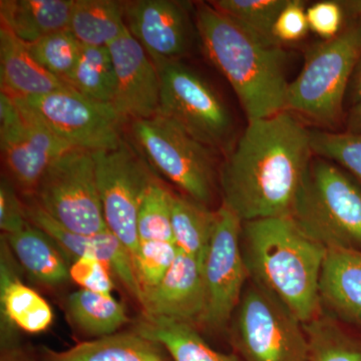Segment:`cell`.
<instances>
[{"mask_svg": "<svg viewBox=\"0 0 361 361\" xmlns=\"http://www.w3.org/2000/svg\"><path fill=\"white\" fill-rule=\"evenodd\" d=\"M28 223L26 205L21 203L14 184L7 178L0 183V229L4 234H11L23 229Z\"/></svg>", "mask_w": 361, "mask_h": 361, "instance_id": "obj_38", "label": "cell"}, {"mask_svg": "<svg viewBox=\"0 0 361 361\" xmlns=\"http://www.w3.org/2000/svg\"><path fill=\"white\" fill-rule=\"evenodd\" d=\"M32 197L33 202L68 231L92 235L109 230L92 152L73 149L56 159Z\"/></svg>", "mask_w": 361, "mask_h": 361, "instance_id": "obj_9", "label": "cell"}, {"mask_svg": "<svg viewBox=\"0 0 361 361\" xmlns=\"http://www.w3.org/2000/svg\"><path fill=\"white\" fill-rule=\"evenodd\" d=\"M360 56L361 20L334 39L313 45L302 70L289 82L286 111L320 125H336Z\"/></svg>", "mask_w": 361, "mask_h": 361, "instance_id": "obj_5", "label": "cell"}, {"mask_svg": "<svg viewBox=\"0 0 361 361\" xmlns=\"http://www.w3.org/2000/svg\"><path fill=\"white\" fill-rule=\"evenodd\" d=\"M310 30L305 4L301 0H288L278 16L273 35L280 44L299 42Z\"/></svg>", "mask_w": 361, "mask_h": 361, "instance_id": "obj_36", "label": "cell"}, {"mask_svg": "<svg viewBox=\"0 0 361 361\" xmlns=\"http://www.w3.org/2000/svg\"><path fill=\"white\" fill-rule=\"evenodd\" d=\"M178 251L173 242H140L135 273L141 288V302L145 294L153 290L174 264Z\"/></svg>", "mask_w": 361, "mask_h": 361, "instance_id": "obj_34", "label": "cell"}, {"mask_svg": "<svg viewBox=\"0 0 361 361\" xmlns=\"http://www.w3.org/2000/svg\"><path fill=\"white\" fill-rule=\"evenodd\" d=\"M0 361H40L33 358L27 351L23 350L20 346L13 345L2 348Z\"/></svg>", "mask_w": 361, "mask_h": 361, "instance_id": "obj_40", "label": "cell"}, {"mask_svg": "<svg viewBox=\"0 0 361 361\" xmlns=\"http://www.w3.org/2000/svg\"><path fill=\"white\" fill-rule=\"evenodd\" d=\"M348 94L353 104L361 102V56L356 63L355 71H353Z\"/></svg>", "mask_w": 361, "mask_h": 361, "instance_id": "obj_39", "label": "cell"}, {"mask_svg": "<svg viewBox=\"0 0 361 361\" xmlns=\"http://www.w3.org/2000/svg\"><path fill=\"white\" fill-rule=\"evenodd\" d=\"M241 243L254 281L276 296L301 322L318 315L326 248L301 231L290 216L243 223Z\"/></svg>", "mask_w": 361, "mask_h": 361, "instance_id": "obj_3", "label": "cell"}, {"mask_svg": "<svg viewBox=\"0 0 361 361\" xmlns=\"http://www.w3.org/2000/svg\"><path fill=\"white\" fill-rule=\"evenodd\" d=\"M320 302L361 325V250L329 249L319 278Z\"/></svg>", "mask_w": 361, "mask_h": 361, "instance_id": "obj_20", "label": "cell"}, {"mask_svg": "<svg viewBox=\"0 0 361 361\" xmlns=\"http://www.w3.org/2000/svg\"><path fill=\"white\" fill-rule=\"evenodd\" d=\"M0 263V305H1V346L16 345V330L39 334L51 327L54 311L49 302L32 287L23 283L16 275L13 255L1 239Z\"/></svg>", "mask_w": 361, "mask_h": 361, "instance_id": "obj_18", "label": "cell"}, {"mask_svg": "<svg viewBox=\"0 0 361 361\" xmlns=\"http://www.w3.org/2000/svg\"><path fill=\"white\" fill-rule=\"evenodd\" d=\"M289 216L327 250H361V189L332 161L311 159Z\"/></svg>", "mask_w": 361, "mask_h": 361, "instance_id": "obj_4", "label": "cell"}, {"mask_svg": "<svg viewBox=\"0 0 361 361\" xmlns=\"http://www.w3.org/2000/svg\"><path fill=\"white\" fill-rule=\"evenodd\" d=\"M144 315L198 324L206 311L202 266L196 258L178 251L174 264L153 290L145 294Z\"/></svg>", "mask_w": 361, "mask_h": 361, "instance_id": "obj_17", "label": "cell"}, {"mask_svg": "<svg viewBox=\"0 0 361 361\" xmlns=\"http://www.w3.org/2000/svg\"><path fill=\"white\" fill-rule=\"evenodd\" d=\"M308 341L307 361H361V344L329 317L303 323Z\"/></svg>", "mask_w": 361, "mask_h": 361, "instance_id": "obj_29", "label": "cell"}, {"mask_svg": "<svg viewBox=\"0 0 361 361\" xmlns=\"http://www.w3.org/2000/svg\"><path fill=\"white\" fill-rule=\"evenodd\" d=\"M195 18L204 54L231 85L248 123L286 111L289 82L281 44L260 37L209 2L198 4Z\"/></svg>", "mask_w": 361, "mask_h": 361, "instance_id": "obj_2", "label": "cell"}, {"mask_svg": "<svg viewBox=\"0 0 361 361\" xmlns=\"http://www.w3.org/2000/svg\"><path fill=\"white\" fill-rule=\"evenodd\" d=\"M126 27L125 1L75 0L68 30L85 47H108Z\"/></svg>", "mask_w": 361, "mask_h": 361, "instance_id": "obj_25", "label": "cell"}, {"mask_svg": "<svg viewBox=\"0 0 361 361\" xmlns=\"http://www.w3.org/2000/svg\"><path fill=\"white\" fill-rule=\"evenodd\" d=\"M66 311L75 329L92 339L116 334L128 322L126 308L113 295L85 289H78L68 296Z\"/></svg>", "mask_w": 361, "mask_h": 361, "instance_id": "obj_26", "label": "cell"}, {"mask_svg": "<svg viewBox=\"0 0 361 361\" xmlns=\"http://www.w3.org/2000/svg\"><path fill=\"white\" fill-rule=\"evenodd\" d=\"M171 194L163 185L153 180L142 197L137 213V229L140 242H174L172 229Z\"/></svg>", "mask_w": 361, "mask_h": 361, "instance_id": "obj_31", "label": "cell"}, {"mask_svg": "<svg viewBox=\"0 0 361 361\" xmlns=\"http://www.w3.org/2000/svg\"><path fill=\"white\" fill-rule=\"evenodd\" d=\"M313 153L290 111L254 121L221 166L222 204L243 223L289 216Z\"/></svg>", "mask_w": 361, "mask_h": 361, "instance_id": "obj_1", "label": "cell"}, {"mask_svg": "<svg viewBox=\"0 0 361 361\" xmlns=\"http://www.w3.org/2000/svg\"><path fill=\"white\" fill-rule=\"evenodd\" d=\"M287 1L288 0H215L209 4L260 37L279 44L274 39L273 28Z\"/></svg>", "mask_w": 361, "mask_h": 361, "instance_id": "obj_32", "label": "cell"}, {"mask_svg": "<svg viewBox=\"0 0 361 361\" xmlns=\"http://www.w3.org/2000/svg\"><path fill=\"white\" fill-rule=\"evenodd\" d=\"M40 361H172L159 342L139 332H116L66 350L44 348Z\"/></svg>", "mask_w": 361, "mask_h": 361, "instance_id": "obj_22", "label": "cell"}, {"mask_svg": "<svg viewBox=\"0 0 361 361\" xmlns=\"http://www.w3.org/2000/svg\"><path fill=\"white\" fill-rule=\"evenodd\" d=\"M306 16L310 30L324 40L334 39L341 32L344 7L341 2H316L306 8Z\"/></svg>", "mask_w": 361, "mask_h": 361, "instance_id": "obj_37", "label": "cell"}, {"mask_svg": "<svg viewBox=\"0 0 361 361\" xmlns=\"http://www.w3.org/2000/svg\"><path fill=\"white\" fill-rule=\"evenodd\" d=\"M132 133L149 163L184 192L208 206L217 182L214 149L161 115L132 123Z\"/></svg>", "mask_w": 361, "mask_h": 361, "instance_id": "obj_6", "label": "cell"}, {"mask_svg": "<svg viewBox=\"0 0 361 361\" xmlns=\"http://www.w3.org/2000/svg\"><path fill=\"white\" fill-rule=\"evenodd\" d=\"M113 272L106 263L90 257H78L70 263V279L80 289L111 296Z\"/></svg>", "mask_w": 361, "mask_h": 361, "instance_id": "obj_35", "label": "cell"}, {"mask_svg": "<svg viewBox=\"0 0 361 361\" xmlns=\"http://www.w3.org/2000/svg\"><path fill=\"white\" fill-rule=\"evenodd\" d=\"M0 80L1 92L25 99L73 89L44 70L33 59L27 44L4 25L0 27Z\"/></svg>", "mask_w": 361, "mask_h": 361, "instance_id": "obj_19", "label": "cell"}, {"mask_svg": "<svg viewBox=\"0 0 361 361\" xmlns=\"http://www.w3.org/2000/svg\"><path fill=\"white\" fill-rule=\"evenodd\" d=\"M68 85L90 101L113 104L116 78L109 47L84 45Z\"/></svg>", "mask_w": 361, "mask_h": 361, "instance_id": "obj_28", "label": "cell"}, {"mask_svg": "<svg viewBox=\"0 0 361 361\" xmlns=\"http://www.w3.org/2000/svg\"><path fill=\"white\" fill-rule=\"evenodd\" d=\"M73 4L75 0H1V25L25 44H35L68 30Z\"/></svg>", "mask_w": 361, "mask_h": 361, "instance_id": "obj_23", "label": "cell"}, {"mask_svg": "<svg viewBox=\"0 0 361 361\" xmlns=\"http://www.w3.org/2000/svg\"><path fill=\"white\" fill-rule=\"evenodd\" d=\"M16 262L37 283L59 287L70 279V262L65 254L37 226L27 224L11 234L2 235Z\"/></svg>", "mask_w": 361, "mask_h": 361, "instance_id": "obj_21", "label": "cell"}, {"mask_svg": "<svg viewBox=\"0 0 361 361\" xmlns=\"http://www.w3.org/2000/svg\"><path fill=\"white\" fill-rule=\"evenodd\" d=\"M135 330L159 342L172 361H242L211 348L190 323L144 315Z\"/></svg>", "mask_w": 361, "mask_h": 361, "instance_id": "obj_24", "label": "cell"}, {"mask_svg": "<svg viewBox=\"0 0 361 361\" xmlns=\"http://www.w3.org/2000/svg\"><path fill=\"white\" fill-rule=\"evenodd\" d=\"M234 320V341L245 361H307L303 323L269 290L252 279Z\"/></svg>", "mask_w": 361, "mask_h": 361, "instance_id": "obj_7", "label": "cell"}, {"mask_svg": "<svg viewBox=\"0 0 361 361\" xmlns=\"http://www.w3.org/2000/svg\"><path fill=\"white\" fill-rule=\"evenodd\" d=\"M92 155L104 221L129 252L135 270L140 249L137 213L142 197L156 179L141 154L125 137L116 148Z\"/></svg>", "mask_w": 361, "mask_h": 361, "instance_id": "obj_11", "label": "cell"}, {"mask_svg": "<svg viewBox=\"0 0 361 361\" xmlns=\"http://www.w3.org/2000/svg\"><path fill=\"white\" fill-rule=\"evenodd\" d=\"M27 47L33 59L44 70L68 85L84 45L70 30H63L47 35Z\"/></svg>", "mask_w": 361, "mask_h": 361, "instance_id": "obj_30", "label": "cell"}, {"mask_svg": "<svg viewBox=\"0 0 361 361\" xmlns=\"http://www.w3.org/2000/svg\"><path fill=\"white\" fill-rule=\"evenodd\" d=\"M243 222L227 207L217 210V223L202 263L206 290L203 322L211 329H222L236 310L249 273L241 235Z\"/></svg>", "mask_w": 361, "mask_h": 361, "instance_id": "obj_12", "label": "cell"}, {"mask_svg": "<svg viewBox=\"0 0 361 361\" xmlns=\"http://www.w3.org/2000/svg\"><path fill=\"white\" fill-rule=\"evenodd\" d=\"M0 148L14 186L32 197L56 159L73 149L20 97L0 92Z\"/></svg>", "mask_w": 361, "mask_h": 361, "instance_id": "obj_10", "label": "cell"}, {"mask_svg": "<svg viewBox=\"0 0 361 361\" xmlns=\"http://www.w3.org/2000/svg\"><path fill=\"white\" fill-rule=\"evenodd\" d=\"M172 229L179 250L203 263L217 223V211L187 196L171 194Z\"/></svg>", "mask_w": 361, "mask_h": 361, "instance_id": "obj_27", "label": "cell"}, {"mask_svg": "<svg viewBox=\"0 0 361 361\" xmlns=\"http://www.w3.org/2000/svg\"><path fill=\"white\" fill-rule=\"evenodd\" d=\"M348 132L361 134V102L353 104L348 118Z\"/></svg>", "mask_w": 361, "mask_h": 361, "instance_id": "obj_41", "label": "cell"}, {"mask_svg": "<svg viewBox=\"0 0 361 361\" xmlns=\"http://www.w3.org/2000/svg\"><path fill=\"white\" fill-rule=\"evenodd\" d=\"M161 80L160 111L214 151L228 152L234 142V120L212 85L180 61L155 63Z\"/></svg>", "mask_w": 361, "mask_h": 361, "instance_id": "obj_8", "label": "cell"}, {"mask_svg": "<svg viewBox=\"0 0 361 361\" xmlns=\"http://www.w3.org/2000/svg\"><path fill=\"white\" fill-rule=\"evenodd\" d=\"M313 155L338 164L361 182V134L310 130Z\"/></svg>", "mask_w": 361, "mask_h": 361, "instance_id": "obj_33", "label": "cell"}, {"mask_svg": "<svg viewBox=\"0 0 361 361\" xmlns=\"http://www.w3.org/2000/svg\"><path fill=\"white\" fill-rule=\"evenodd\" d=\"M191 4L175 0L125 1V23L154 63L180 61L199 39Z\"/></svg>", "mask_w": 361, "mask_h": 361, "instance_id": "obj_14", "label": "cell"}, {"mask_svg": "<svg viewBox=\"0 0 361 361\" xmlns=\"http://www.w3.org/2000/svg\"><path fill=\"white\" fill-rule=\"evenodd\" d=\"M113 58L116 90L113 106L125 121L148 120L160 111L158 68L128 28L108 45Z\"/></svg>", "mask_w": 361, "mask_h": 361, "instance_id": "obj_15", "label": "cell"}, {"mask_svg": "<svg viewBox=\"0 0 361 361\" xmlns=\"http://www.w3.org/2000/svg\"><path fill=\"white\" fill-rule=\"evenodd\" d=\"M27 219L47 233L65 254L68 262L78 257L97 259L111 268L126 290L141 302L142 294L129 252L110 230L97 234H77L49 217L35 202L26 205Z\"/></svg>", "mask_w": 361, "mask_h": 361, "instance_id": "obj_16", "label": "cell"}, {"mask_svg": "<svg viewBox=\"0 0 361 361\" xmlns=\"http://www.w3.org/2000/svg\"><path fill=\"white\" fill-rule=\"evenodd\" d=\"M25 99L73 149L110 151L123 141L126 123L113 104L90 101L73 89Z\"/></svg>", "mask_w": 361, "mask_h": 361, "instance_id": "obj_13", "label": "cell"}]
</instances>
